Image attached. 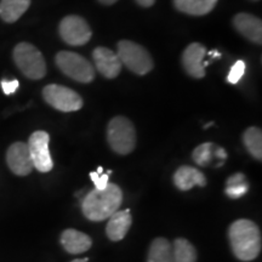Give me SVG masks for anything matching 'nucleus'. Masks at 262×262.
<instances>
[{"label": "nucleus", "mask_w": 262, "mask_h": 262, "mask_svg": "<svg viewBox=\"0 0 262 262\" xmlns=\"http://www.w3.org/2000/svg\"><path fill=\"white\" fill-rule=\"evenodd\" d=\"M123 192L116 183H108L104 189H93L81 202V211L88 220L100 222L119 210Z\"/></svg>", "instance_id": "nucleus-1"}, {"label": "nucleus", "mask_w": 262, "mask_h": 262, "mask_svg": "<svg viewBox=\"0 0 262 262\" xmlns=\"http://www.w3.org/2000/svg\"><path fill=\"white\" fill-rule=\"evenodd\" d=\"M228 238L232 251L238 260L253 261L261 251V232L255 222L241 219L229 226Z\"/></svg>", "instance_id": "nucleus-2"}, {"label": "nucleus", "mask_w": 262, "mask_h": 262, "mask_svg": "<svg viewBox=\"0 0 262 262\" xmlns=\"http://www.w3.org/2000/svg\"><path fill=\"white\" fill-rule=\"evenodd\" d=\"M107 140L117 155H130L136 147V130L125 117H114L107 126Z\"/></svg>", "instance_id": "nucleus-3"}, {"label": "nucleus", "mask_w": 262, "mask_h": 262, "mask_svg": "<svg viewBox=\"0 0 262 262\" xmlns=\"http://www.w3.org/2000/svg\"><path fill=\"white\" fill-rule=\"evenodd\" d=\"M14 61L25 77L32 80H39L47 74V63L44 56L34 45L19 42L12 52Z\"/></svg>", "instance_id": "nucleus-4"}, {"label": "nucleus", "mask_w": 262, "mask_h": 262, "mask_svg": "<svg viewBox=\"0 0 262 262\" xmlns=\"http://www.w3.org/2000/svg\"><path fill=\"white\" fill-rule=\"evenodd\" d=\"M118 57L122 64L137 75H145L153 70V60L149 52L131 40L118 42Z\"/></svg>", "instance_id": "nucleus-5"}, {"label": "nucleus", "mask_w": 262, "mask_h": 262, "mask_svg": "<svg viewBox=\"0 0 262 262\" xmlns=\"http://www.w3.org/2000/svg\"><path fill=\"white\" fill-rule=\"evenodd\" d=\"M57 67L62 73L79 83H91L95 79V70L86 58L72 51H61L56 55Z\"/></svg>", "instance_id": "nucleus-6"}, {"label": "nucleus", "mask_w": 262, "mask_h": 262, "mask_svg": "<svg viewBox=\"0 0 262 262\" xmlns=\"http://www.w3.org/2000/svg\"><path fill=\"white\" fill-rule=\"evenodd\" d=\"M45 102L61 112H75L83 107V98L74 90L57 84L47 85L42 90Z\"/></svg>", "instance_id": "nucleus-7"}, {"label": "nucleus", "mask_w": 262, "mask_h": 262, "mask_svg": "<svg viewBox=\"0 0 262 262\" xmlns=\"http://www.w3.org/2000/svg\"><path fill=\"white\" fill-rule=\"evenodd\" d=\"M49 142L50 136L47 131H35L29 136L27 143L33 166L40 172H49L54 168Z\"/></svg>", "instance_id": "nucleus-8"}, {"label": "nucleus", "mask_w": 262, "mask_h": 262, "mask_svg": "<svg viewBox=\"0 0 262 262\" xmlns=\"http://www.w3.org/2000/svg\"><path fill=\"white\" fill-rule=\"evenodd\" d=\"M60 35L64 42L72 47L85 45L93 37L90 26L79 16H66L60 24Z\"/></svg>", "instance_id": "nucleus-9"}, {"label": "nucleus", "mask_w": 262, "mask_h": 262, "mask_svg": "<svg viewBox=\"0 0 262 262\" xmlns=\"http://www.w3.org/2000/svg\"><path fill=\"white\" fill-rule=\"evenodd\" d=\"M6 163L9 169L17 176H27L34 168L28 145L25 142H15L9 147L6 152Z\"/></svg>", "instance_id": "nucleus-10"}, {"label": "nucleus", "mask_w": 262, "mask_h": 262, "mask_svg": "<svg viewBox=\"0 0 262 262\" xmlns=\"http://www.w3.org/2000/svg\"><path fill=\"white\" fill-rule=\"evenodd\" d=\"M206 56V48L199 42H192L185 49L182 54V66L186 73L195 79H202L205 77V67L203 64Z\"/></svg>", "instance_id": "nucleus-11"}, {"label": "nucleus", "mask_w": 262, "mask_h": 262, "mask_svg": "<svg viewBox=\"0 0 262 262\" xmlns=\"http://www.w3.org/2000/svg\"><path fill=\"white\" fill-rule=\"evenodd\" d=\"M95 67L107 79H114L122 71V62L116 52L104 47H98L93 52Z\"/></svg>", "instance_id": "nucleus-12"}, {"label": "nucleus", "mask_w": 262, "mask_h": 262, "mask_svg": "<svg viewBox=\"0 0 262 262\" xmlns=\"http://www.w3.org/2000/svg\"><path fill=\"white\" fill-rule=\"evenodd\" d=\"M233 26L238 33H241L248 40L261 45L262 42V22L256 16L245 14L235 15L233 17Z\"/></svg>", "instance_id": "nucleus-13"}, {"label": "nucleus", "mask_w": 262, "mask_h": 262, "mask_svg": "<svg viewBox=\"0 0 262 262\" xmlns=\"http://www.w3.org/2000/svg\"><path fill=\"white\" fill-rule=\"evenodd\" d=\"M60 242L68 254L74 255L85 253L93 245V239L89 235L73 228L64 229L61 233Z\"/></svg>", "instance_id": "nucleus-14"}, {"label": "nucleus", "mask_w": 262, "mask_h": 262, "mask_svg": "<svg viewBox=\"0 0 262 262\" xmlns=\"http://www.w3.org/2000/svg\"><path fill=\"white\" fill-rule=\"evenodd\" d=\"M173 183H175L176 188L180 191H189L194 186L199 187H205L206 186V178L204 173L199 171L196 168L189 165H183L176 170L173 173Z\"/></svg>", "instance_id": "nucleus-15"}, {"label": "nucleus", "mask_w": 262, "mask_h": 262, "mask_svg": "<svg viewBox=\"0 0 262 262\" xmlns=\"http://www.w3.org/2000/svg\"><path fill=\"white\" fill-rule=\"evenodd\" d=\"M110 220L106 226L107 237L112 242H119L124 239L133 224V217L129 209L122 211H116L112 216H110Z\"/></svg>", "instance_id": "nucleus-16"}, {"label": "nucleus", "mask_w": 262, "mask_h": 262, "mask_svg": "<svg viewBox=\"0 0 262 262\" xmlns=\"http://www.w3.org/2000/svg\"><path fill=\"white\" fill-rule=\"evenodd\" d=\"M217 0H173L179 11L191 16H204L212 11Z\"/></svg>", "instance_id": "nucleus-17"}, {"label": "nucleus", "mask_w": 262, "mask_h": 262, "mask_svg": "<svg viewBox=\"0 0 262 262\" xmlns=\"http://www.w3.org/2000/svg\"><path fill=\"white\" fill-rule=\"evenodd\" d=\"M31 0H0V17L8 24H14L27 11Z\"/></svg>", "instance_id": "nucleus-18"}, {"label": "nucleus", "mask_w": 262, "mask_h": 262, "mask_svg": "<svg viewBox=\"0 0 262 262\" xmlns=\"http://www.w3.org/2000/svg\"><path fill=\"white\" fill-rule=\"evenodd\" d=\"M147 262H173L172 244L165 238H156L149 245Z\"/></svg>", "instance_id": "nucleus-19"}, {"label": "nucleus", "mask_w": 262, "mask_h": 262, "mask_svg": "<svg viewBox=\"0 0 262 262\" xmlns=\"http://www.w3.org/2000/svg\"><path fill=\"white\" fill-rule=\"evenodd\" d=\"M243 142L245 148L255 159L262 160V131L260 127H248L243 134Z\"/></svg>", "instance_id": "nucleus-20"}, {"label": "nucleus", "mask_w": 262, "mask_h": 262, "mask_svg": "<svg viewBox=\"0 0 262 262\" xmlns=\"http://www.w3.org/2000/svg\"><path fill=\"white\" fill-rule=\"evenodd\" d=\"M173 262H196V250L187 239L178 238L172 243Z\"/></svg>", "instance_id": "nucleus-21"}, {"label": "nucleus", "mask_w": 262, "mask_h": 262, "mask_svg": "<svg viewBox=\"0 0 262 262\" xmlns=\"http://www.w3.org/2000/svg\"><path fill=\"white\" fill-rule=\"evenodd\" d=\"M249 191V183L245 175L242 172L233 173L226 181L225 193L231 199H238L245 195Z\"/></svg>", "instance_id": "nucleus-22"}, {"label": "nucleus", "mask_w": 262, "mask_h": 262, "mask_svg": "<svg viewBox=\"0 0 262 262\" xmlns=\"http://www.w3.org/2000/svg\"><path fill=\"white\" fill-rule=\"evenodd\" d=\"M215 148L216 145L211 142L202 143L193 150L192 158L199 166H208L215 157Z\"/></svg>", "instance_id": "nucleus-23"}, {"label": "nucleus", "mask_w": 262, "mask_h": 262, "mask_svg": "<svg viewBox=\"0 0 262 262\" xmlns=\"http://www.w3.org/2000/svg\"><path fill=\"white\" fill-rule=\"evenodd\" d=\"M245 68H247V64H245L244 61L239 60L235 62V63L232 66L231 71L227 75V81L231 84H238L241 81L242 78L245 73Z\"/></svg>", "instance_id": "nucleus-24"}, {"label": "nucleus", "mask_w": 262, "mask_h": 262, "mask_svg": "<svg viewBox=\"0 0 262 262\" xmlns=\"http://www.w3.org/2000/svg\"><path fill=\"white\" fill-rule=\"evenodd\" d=\"M112 173L111 170H108L106 173L103 172H90V179L91 181L95 183V188L96 189H104L107 187L108 179H110V175Z\"/></svg>", "instance_id": "nucleus-25"}, {"label": "nucleus", "mask_w": 262, "mask_h": 262, "mask_svg": "<svg viewBox=\"0 0 262 262\" xmlns=\"http://www.w3.org/2000/svg\"><path fill=\"white\" fill-rule=\"evenodd\" d=\"M0 85H2V89H3V91H4L5 95H12L17 91L19 83H18V80H16V79H12V80L4 79V80H2Z\"/></svg>", "instance_id": "nucleus-26"}, {"label": "nucleus", "mask_w": 262, "mask_h": 262, "mask_svg": "<svg viewBox=\"0 0 262 262\" xmlns=\"http://www.w3.org/2000/svg\"><path fill=\"white\" fill-rule=\"evenodd\" d=\"M215 157H216V158L221 159V163H224L225 160L227 159V153H226L225 148L216 146V148H215Z\"/></svg>", "instance_id": "nucleus-27"}, {"label": "nucleus", "mask_w": 262, "mask_h": 262, "mask_svg": "<svg viewBox=\"0 0 262 262\" xmlns=\"http://www.w3.org/2000/svg\"><path fill=\"white\" fill-rule=\"evenodd\" d=\"M136 3L142 8H150L156 3V0H136Z\"/></svg>", "instance_id": "nucleus-28"}, {"label": "nucleus", "mask_w": 262, "mask_h": 262, "mask_svg": "<svg viewBox=\"0 0 262 262\" xmlns=\"http://www.w3.org/2000/svg\"><path fill=\"white\" fill-rule=\"evenodd\" d=\"M98 2L103 5H113L114 3L118 2V0H98Z\"/></svg>", "instance_id": "nucleus-29"}, {"label": "nucleus", "mask_w": 262, "mask_h": 262, "mask_svg": "<svg viewBox=\"0 0 262 262\" xmlns=\"http://www.w3.org/2000/svg\"><path fill=\"white\" fill-rule=\"evenodd\" d=\"M71 262H89V257H85V258H81V260H73Z\"/></svg>", "instance_id": "nucleus-30"}, {"label": "nucleus", "mask_w": 262, "mask_h": 262, "mask_svg": "<svg viewBox=\"0 0 262 262\" xmlns=\"http://www.w3.org/2000/svg\"><path fill=\"white\" fill-rule=\"evenodd\" d=\"M212 124H214V123H209V124H206V125L204 126V129H208L209 126H211V125H212Z\"/></svg>", "instance_id": "nucleus-31"}, {"label": "nucleus", "mask_w": 262, "mask_h": 262, "mask_svg": "<svg viewBox=\"0 0 262 262\" xmlns=\"http://www.w3.org/2000/svg\"><path fill=\"white\" fill-rule=\"evenodd\" d=\"M253 2H257V0H253Z\"/></svg>", "instance_id": "nucleus-32"}]
</instances>
